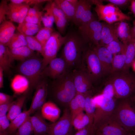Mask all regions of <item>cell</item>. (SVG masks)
<instances>
[{
    "label": "cell",
    "instance_id": "obj_1",
    "mask_svg": "<svg viewBox=\"0 0 135 135\" xmlns=\"http://www.w3.org/2000/svg\"><path fill=\"white\" fill-rule=\"evenodd\" d=\"M52 88V96L55 100L60 103L69 105L76 94L72 71L67 70L54 79Z\"/></svg>",
    "mask_w": 135,
    "mask_h": 135
},
{
    "label": "cell",
    "instance_id": "obj_2",
    "mask_svg": "<svg viewBox=\"0 0 135 135\" xmlns=\"http://www.w3.org/2000/svg\"><path fill=\"white\" fill-rule=\"evenodd\" d=\"M66 36L61 57L66 62L67 70L77 68L81 62L85 44L81 37L74 33Z\"/></svg>",
    "mask_w": 135,
    "mask_h": 135
},
{
    "label": "cell",
    "instance_id": "obj_3",
    "mask_svg": "<svg viewBox=\"0 0 135 135\" xmlns=\"http://www.w3.org/2000/svg\"><path fill=\"white\" fill-rule=\"evenodd\" d=\"M121 99L112 114L128 132L135 131V106L131 97Z\"/></svg>",
    "mask_w": 135,
    "mask_h": 135
},
{
    "label": "cell",
    "instance_id": "obj_4",
    "mask_svg": "<svg viewBox=\"0 0 135 135\" xmlns=\"http://www.w3.org/2000/svg\"><path fill=\"white\" fill-rule=\"evenodd\" d=\"M108 80L114 85L116 98H130L135 94V75L130 72L112 74Z\"/></svg>",
    "mask_w": 135,
    "mask_h": 135
},
{
    "label": "cell",
    "instance_id": "obj_5",
    "mask_svg": "<svg viewBox=\"0 0 135 135\" xmlns=\"http://www.w3.org/2000/svg\"><path fill=\"white\" fill-rule=\"evenodd\" d=\"M79 69L85 73L92 82L104 74L100 61L93 48H84Z\"/></svg>",
    "mask_w": 135,
    "mask_h": 135
},
{
    "label": "cell",
    "instance_id": "obj_6",
    "mask_svg": "<svg viewBox=\"0 0 135 135\" xmlns=\"http://www.w3.org/2000/svg\"><path fill=\"white\" fill-rule=\"evenodd\" d=\"M42 60L34 54L21 61L18 67V72L29 80L30 88H36L41 81Z\"/></svg>",
    "mask_w": 135,
    "mask_h": 135
},
{
    "label": "cell",
    "instance_id": "obj_7",
    "mask_svg": "<svg viewBox=\"0 0 135 135\" xmlns=\"http://www.w3.org/2000/svg\"><path fill=\"white\" fill-rule=\"evenodd\" d=\"M95 5L94 10L96 12L99 21L102 20L109 24L122 21L131 20L129 16L122 12L119 8L109 3L104 5L103 0H92Z\"/></svg>",
    "mask_w": 135,
    "mask_h": 135
},
{
    "label": "cell",
    "instance_id": "obj_8",
    "mask_svg": "<svg viewBox=\"0 0 135 135\" xmlns=\"http://www.w3.org/2000/svg\"><path fill=\"white\" fill-rule=\"evenodd\" d=\"M102 24L94 18L86 24L79 27L81 38L84 44L93 47L99 45Z\"/></svg>",
    "mask_w": 135,
    "mask_h": 135
},
{
    "label": "cell",
    "instance_id": "obj_9",
    "mask_svg": "<svg viewBox=\"0 0 135 135\" xmlns=\"http://www.w3.org/2000/svg\"><path fill=\"white\" fill-rule=\"evenodd\" d=\"M66 37V35L62 36L58 32L54 31L53 32L44 46L42 56V71L52 60L56 57L58 52L61 47L64 44Z\"/></svg>",
    "mask_w": 135,
    "mask_h": 135
},
{
    "label": "cell",
    "instance_id": "obj_10",
    "mask_svg": "<svg viewBox=\"0 0 135 135\" xmlns=\"http://www.w3.org/2000/svg\"><path fill=\"white\" fill-rule=\"evenodd\" d=\"M93 99L96 106L93 123L95 126L103 118L112 113L116 103L115 98L101 93Z\"/></svg>",
    "mask_w": 135,
    "mask_h": 135
},
{
    "label": "cell",
    "instance_id": "obj_11",
    "mask_svg": "<svg viewBox=\"0 0 135 135\" xmlns=\"http://www.w3.org/2000/svg\"><path fill=\"white\" fill-rule=\"evenodd\" d=\"M95 126L96 132L103 135H126L128 132L112 114L103 118Z\"/></svg>",
    "mask_w": 135,
    "mask_h": 135
},
{
    "label": "cell",
    "instance_id": "obj_12",
    "mask_svg": "<svg viewBox=\"0 0 135 135\" xmlns=\"http://www.w3.org/2000/svg\"><path fill=\"white\" fill-rule=\"evenodd\" d=\"M72 126L70 110L66 108L61 117L55 122L50 124L46 135H71Z\"/></svg>",
    "mask_w": 135,
    "mask_h": 135
},
{
    "label": "cell",
    "instance_id": "obj_13",
    "mask_svg": "<svg viewBox=\"0 0 135 135\" xmlns=\"http://www.w3.org/2000/svg\"><path fill=\"white\" fill-rule=\"evenodd\" d=\"M92 4V0H78L72 21L79 27L86 24L94 18L91 11Z\"/></svg>",
    "mask_w": 135,
    "mask_h": 135
},
{
    "label": "cell",
    "instance_id": "obj_14",
    "mask_svg": "<svg viewBox=\"0 0 135 135\" xmlns=\"http://www.w3.org/2000/svg\"><path fill=\"white\" fill-rule=\"evenodd\" d=\"M67 70V65L62 57H56L52 60L42 70V77H49L54 80L64 73Z\"/></svg>",
    "mask_w": 135,
    "mask_h": 135
},
{
    "label": "cell",
    "instance_id": "obj_15",
    "mask_svg": "<svg viewBox=\"0 0 135 135\" xmlns=\"http://www.w3.org/2000/svg\"><path fill=\"white\" fill-rule=\"evenodd\" d=\"M72 72L76 93L84 94L90 92L92 82L85 73L78 68L74 69Z\"/></svg>",
    "mask_w": 135,
    "mask_h": 135
},
{
    "label": "cell",
    "instance_id": "obj_16",
    "mask_svg": "<svg viewBox=\"0 0 135 135\" xmlns=\"http://www.w3.org/2000/svg\"><path fill=\"white\" fill-rule=\"evenodd\" d=\"M8 10L6 16L11 21L19 24L23 22L30 8L28 5L16 4L11 2L8 4Z\"/></svg>",
    "mask_w": 135,
    "mask_h": 135
},
{
    "label": "cell",
    "instance_id": "obj_17",
    "mask_svg": "<svg viewBox=\"0 0 135 135\" xmlns=\"http://www.w3.org/2000/svg\"><path fill=\"white\" fill-rule=\"evenodd\" d=\"M102 65L104 74L112 72V61L114 55L104 46L98 45L92 47Z\"/></svg>",
    "mask_w": 135,
    "mask_h": 135
},
{
    "label": "cell",
    "instance_id": "obj_18",
    "mask_svg": "<svg viewBox=\"0 0 135 135\" xmlns=\"http://www.w3.org/2000/svg\"><path fill=\"white\" fill-rule=\"evenodd\" d=\"M41 108L30 116L34 135H46L49 130L50 124L47 123L42 116Z\"/></svg>",
    "mask_w": 135,
    "mask_h": 135
},
{
    "label": "cell",
    "instance_id": "obj_19",
    "mask_svg": "<svg viewBox=\"0 0 135 135\" xmlns=\"http://www.w3.org/2000/svg\"><path fill=\"white\" fill-rule=\"evenodd\" d=\"M36 89L30 107L28 110L30 115L38 110L39 102L44 98H46L47 87L46 82L44 80H41Z\"/></svg>",
    "mask_w": 135,
    "mask_h": 135
},
{
    "label": "cell",
    "instance_id": "obj_20",
    "mask_svg": "<svg viewBox=\"0 0 135 135\" xmlns=\"http://www.w3.org/2000/svg\"><path fill=\"white\" fill-rule=\"evenodd\" d=\"M41 112L44 119L54 123L59 119L60 111L56 104L49 101L46 102L42 106Z\"/></svg>",
    "mask_w": 135,
    "mask_h": 135
},
{
    "label": "cell",
    "instance_id": "obj_21",
    "mask_svg": "<svg viewBox=\"0 0 135 135\" xmlns=\"http://www.w3.org/2000/svg\"><path fill=\"white\" fill-rule=\"evenodd\" d=\"M7 51L12 62L15 60L21 62L35 54L34 51L27 46L11 49L7 46Z\"/></svg>",
    "mask_w": 135,
    "mask_h": 135
},
{
    "label": "cell",
    "instance_id": "obj_22",
    "mask_svg": "<svg viewBox=\"0 0 135 135\" xmlns=\"http://www.w3.org/2000/svg\"><path fill=\"white\" fill-rule=\"evenodd\" d=\"M101 23L102 26L100 45L105 46L113 41L119 40L115 30L114 24H109L105 22Z\"/></svg>",
    "mask_w": 135,
    "mask_h": 135
},
{
    "label": "cell",
    "instance_id": "obj_23",
    "mask_svg": "<svg viewBox=\"0 0 135 135\" xmlns=\"http://www.w3.org/2000/svg\"><path fill=\"white\" fill-rule=\"evenodd\" d=\"M115 30L119 39L123 43L132 40L131 28L126 21H122L113 24Z\"/></svg>",
    "mask_w": 135,
    "mask_h": 135
},
{
    "label": "cell",
    "instance_id": "obj_24",
    "mask_svg": "<svg viewBox=\"0 0 135 135\" xmlns=\"http://www.w3.org/2000/svg\"><path fill=\"white\" fill-rule=\"evenodd\" d=\"M52 8L54 22L59 32L63 33L64 31L68 21L65 14L54 1L52 4Z\"/></svg>",
    "mask_w": 135,
    "mask_h": 135
},
{
    "label": "cell",
    "instance_id": "obj_25",
    "mask_svg": "<svg viewBox=\"0 0 135 135\" xmlns=\"http://www.w3.org/2000/svg\"><path fill=\"white\" fill-rule=\"evenodd\" d=\"M16 27L11 21L5 20L0 25V44L6 46L14 34Z\"/></svg>",
    "mask_w": 135,
    "mask_h": 135
},
{
    "label": "cell",
    "instance_id": "obj_26",
    "mask_svg": "<svg viewBox=\"0 0 135 135\" xmlns=\"http://www.w3.org/2000/svg\"><path fill=\"white\" fill-rule=\"evenodd\" d=\"M11 86L15 93L17 94H22L28 91L30 88L29 80L21 74L15 76L12 81Z\"/></svg>",
    "mask_w": 135,
    "mask_h": 135
},
{
    "label": "cell",
    "instance_id": "obj_27",
    "mask_svg": "<svg viewBox=\"0 0 135 135\" xmlns=\"http://www.w3.org/2000/svg\"><path fill=\"white\" fill-rule=\"evenodd\" d=\"M28 92L27 91L19 96L15 100L8 112L7 116L10 122L22 112L21 110L27 98Z\"/></svg>",
    "mask_w": 135,
    "mask_h": 135
},
{
    "label": "cell",
    "instance_id": "obj_28",
    "mask_svg": "<svg viewBox=\"0 0 135 135\" xmlns=\"http://www.w3.org/2000/svg\"><path fill=\"white\" fill-rule=\"evenodd\" d=\"M30 114L28 110H24L11 122L6 130L8 135H14L20 126Z\"/></svg>",
    "mask_w": 135,
    "mask_h": 135
},
{
    "label": "cell",
    "instance_id": "obj_29",
    "mask_svg": "<svg viewBox=\"0 0 135 135\" xmlns=\"http://www.w3.org/2000/svg\"><path fill=\"white\" fill-rule=\"evenodd\" d=\"M126 45V43H125L124 48L121 52L114 55L111 74L123 71L125 64Z\"/></svg>",
    "mask_w": 135,
    "mask_h": 135
},
{
    "label": "cell",
    "instance_id": "obj_30",
    "mask_svg": "<svg viewBox=\"0 0 135 135\" xmlns=\"http://www.w3.org/2000/svg\"><path fill=\"white\" fill-rule=\"evenodd\" d=\"M125 56V66L123 72H128L135 60V50L133 40L126 43Z\"/></svg>",
    "mask_w": 135,
    "mask_h": 135
},
{
    "label": "cell",
    "instance_id": "obj_31",
    "mask_svg": "<svg viewBox=\"0 0 135 135\" xmlns=\"http://www.w3.org/2000/svg\"><path fill=\"white\" fill-rule=\"evenodd\" d=\"M52 1H48L42 11V22L44 27L52 28L54 22L51 6Z\"/></svg>",
    "mask_w": 135,
    "mask_h": 135
},
{
    "label": "cell",
    "instance_id": "obj_32",
    "mask_svg": "<svg viewBox=\"0 0 135 135\" xmlns=\"http://www.w3.org/2000/svg\"><path fill=\"white\" fill-rule=\"evenodd\" d=\"M54 1L64 13L68 21H72L76 8L70 3L67 0H55Z\"/></svg>",
    "mask_w": 135,
    "mask_h": 135
},
{
    "label": "cell",
    "instance_id": "obj_33",
    "mask_svg": "<svg viewBox=\"0 0 135 135\" xmlns=\"http://www.w3.org/2000/svg\"><path fill=\"white\" fill-rule=\"evenodd\" d=\"M42 25H39L23 22L19 24L17 29L19 32L24 35L33 36L42 28Z\"/></svg>",
    "mask_w": 135,
    "mask_h": 135
},
{
    "label": "cell",
    "instance_id": "obj_34",
    "mask_svg": "<svg viewBox=\"0 0 135 135\" xmlns=\"http://www.w3.org/2000/svg\"><path fill=\"white\" fill-rule=\"evenodd\" d=\"M84 94L86 100L85 111L90 119L91 124H93L96 109L95 104L90 92Z\"/></svg>",
    "mask_w": 135,
    "mask_h": 135
},
{
    "label": "cell",
    "instance_id": "obj_35",
    "mask_svg": "<svg viewBox=\"0 0 135 135\" xmlns=\"http://www.w3.org/2000/svg\"><path fill=\"white\" fill-rule=\"evenodd\" d=\"M42 15V11H39L37 7L30 8L24 22L41 25Z\"/></svg>",
    "mask_w": 135,
    "mask_h": 135
},
{
    "label": "cell",
    "instance_id": "obj_36",
    "mask_svg": "<svg viewBox=\"0 0 135 135\" xmlns=\"http://www.w3.org/2000/svg\"><path fill=\"white\" fill-rule=\"evenodd\" d=\"M90 124H92L89 118L83 112L78 114L72 121L73 126L78 130L83 128Z\"/></svg>",
    "mask_w": 135,
    "mask_h": 135
},
{
    "label": "cell",
    "instance_id": "obj_37",
    "mask_svg": "<svg viewBox=\"0 0 135 135\" xmlns=\"http://www.w3.org/2000/svg\"><path fill=\"white\" fill-rule=\"evenodd\" d=\"M11 62L8 52L7 46L0 44V67L4 71H8Z\"/></svg>",
    "mask_w": 135,
    "mask_h": 135
},
{
    "label": "cell",
    "instance_id": "obj_38",
    "mask_svg": "<svg viewBox=\"0 0 135 135\" xmlns=\"http://www.w3.org/2000/svg\"><path fill=\"white\" fill-rule=\"evenodd\" d=\"M24 46H27L25 36L19 32L14 34L6 46L11 49Z\"/></svg>",
    "mask_w": 135,
    "mask_h": 135
},
{
    "label": "cell",
    "instance_id": "obj_39",
    "mask_svg": "<svg viewBox=\"0 0 135 135\" xmlns=\"http://www.w3.org/2000/svg\"><path fill=\"white\" fill-rule=\"evenodd\" d=\"M54 31L52 28L42 27L35 37L44 47L45 44Z\"/></svg>",
    "mask_w": 135,
    "mask_h": 135
},
{
    "label": "cell",
    "instance_id": "obj_40",
    "mask_svg": "<svg viewBox=\"0 0 135 135\" xmlns=\"http://www.w3.org/2000/svg\"><path fill=\"white\" fill-rule=\"evenodd\" d=\"M24 35L27 42V46L31 50L37 51L42 56L44 46L41 44L35 36Z\"/></svg>",
    "mask_w": 135,
    "mask_h": 135
},
{
    "label": "cell",
    "instance_id": "obj_41",
    "mask_svg": "<svg viewBox=\"0 0 135 135\" xmlns=\"http://www.w3.org/2000/svg\"><path fill=\"white\" fill-rule=\"evenodd\" d=\"M30 116L18 129L14 135H31L33 133Z\"/></svg>",
    "mask_w": 135,
    "mask_h": 135
},
{
    "label": "cell",
    "instance_id": "obj_42",
    "mask_svg": "<svg viewBox=\"0 0 135 135\" xmlns=\"http://www.w3.org/2000/svg\"><path fill=\"white\" fill-rule=\"evenodd\" d=\"M125 45V43L117 40L113 41L104 46L114 55L121 52L124 50Z\"/></svg>",
    "mask_w": 135,
    "mask_h": 135
},
{
    "label": "cell",
    "instance_id": "obj_43",
    "mask_svg": "<svg viewBox=\"0 0 135 135\" xmlns=\"http://www.w3.org/2000/svg\"><path fill=\"white\" fill-rule=\"evenodd\" d=\"M101 94L115 98V92L112 83L108 80L105 84Z\"/></svg>",
    "mask_w": 135,
    "mask_h": 135
},
{
    "label": "cell",
    "instance_id": "obj_44",
    "mask_svg": "<svg viewBox=\"0 0 135 135\" xmlns=\"http://www.w3.org/2000/svg\"><path fill=\"white\" fill-rule=\"evenodd\" d=\"M69 105L72 121L76 116L82 112L79 105L74 97L70 102Z\"/></svg>",
    "mask_w": 135,
    "mask_h": 135
},
{
    "label": "cell",
    "instance_id": "obj_45",
    "mask_svg": "<svg viewBox=\"0 0 135 135\" xmlns=\"http://www.w3.org/2000/svg\"><path fill=\"white\" fill-rule=\"evenodd\" d=\"M96 128L94 124H90L78 130L74 135H93L95 134Z\"/></svg>",
    "mask_w": 135,
    "mask_h": 135
},
{
    "label": "cell",
    "instance_id": "obj_46",
    "mask_svg": "<svg viewBox=\"0 0 135 135\" xmlns=\"http://www.w3.org/2000/svg\"><path fill=\"white\" fill-rule=\"evenodd\" d=\"M8 10V6L7 1L2 0L0 4V24L6 20V16H7Z\"/></svg>",
    "mask_w": 135,
    "mask_h": 135
},
{
    "label": "cell",
    "instance_id": "obj_47",
    "mask_svg": "<svg viewBox=\"0 0 135 135\" xmlns=\"http://www.w3.org/2000/svg\"><path fill=\"white\" fill-rule=\"evenodd\" d=\"M10 2L16 4H25L30 6V5H37L50 0H10Z\"/></svg>",
    "mask_w": 135,
    "mask_h": 135
},
{
    "label": "cell",
    "instance_id": "obj_48",
    "mask_svg": "<svg viewBox=\"0 0 135 135\" xmlns=\"http://www.w3.org/2000/svg\"><path fill=\"white\" fill-rule=\"evenodd\" d=\"M9 120L7 115L0 117V132L6 130L10 124Z\"/></svg>",
    "mask_w": 135,
    "mask_h": 135
},
{
    "label": "cell",
    "instance_id": "obj_49",
    "mask_svg": "<svg viewBox=\"0 0 135 135\" xmlns=\"http://www.w3.org/2000/svg\"><path fill=\"white\" fill-rule=\"evenodd\" d=\"M15 100L0 105V117L6 115V113L8 112Z\"/></svg>",
    "mask_w": 135,
    "mask_h": 135
},
{
    "label": "cell",
    "instance_id": "obj_50",
    "mask_svg": "<svg viewBox=\"0 0 135 135\" xmlns=\"http://www.w3.org/2000/svg\"><path fill=\"white\" fill-rule=\"evenodd\" d=\"M131 0H103V1L109 2V3L112 4L119 8V7H122L126 6L130 2Z\"/></svg>",
    "mask_w": 135,
    "mask_h": 135
},
{
    "label": "cell",
    "instance_id": "obj_51",
    "mask_svg": "<svg viewBox=\"0 0 135 135\" xmlns=\"http://www.w3.org/2000/svg\"><path fill=\"white\" fill-rule=\"evenodd\" d=\"M14 97L4 93L0 92V105L14 100Z\"/></svg>",
    "mask_w": 135,
    "mask_h": 135
},
{
    "label": "cell",
    "instance_id": "obj_52",
    "mask_svg": "<svg viewBox=\"0 0 135 135\" xmlns=\"http://www.w3.org/2000/svg\"><path fill=\"white\" fill-rule=\"evenodd\" d=\"M2 68L0 67V88H2L4 86L3 72Z\"/></svg>",
    "mask_w": 135,
    "mask_h": 135
},
{
    "label": "cell",
    "instance_id": "obj_53",
    "mask_svg": "<svg viewBox=\"0 0 135 135\" xmlns=\"http://www.w3.org/2000/svg\"><path fill=\"white\" fill-rule=\"evenodd\" d=\"M130 9L134 15L135 16V0H131Z\"/></svg>",
    "mask_w": 135,
    "mask_h": 135
},
{
    "label": "cell",
    "instance_id": "obj_54",
    "mask_svg": "<svg viewBox=\"0 0 135 135\" xmlns=\"http://www.w3.org/2000/svg\"><path fill=\"white\" fill-rule=\"evenodd\" d=\"M131 34L132 40H135V20L133 22V26L131 28Z\"/></svg>",
    "mask_w": 135,
    "mask_h": 135
},
{
    "label": "cell",
    "instance_id": "obj_55",
    "mask_svg": "<svg viewBox=\"0 0 135 135\" xmlns=\"http://www.w3.org/2000/svg\"><path fill=\"white\" fill-rule=\"evenodd\" d=\"M67 0L72 5L77 8L78 4V0Z\"/></svg>",
    "mask_w": 135,
    "mask_h": 135
},
{
    "label": "cell",
    "instance_id": "obj_56",
    "mask_svg": "<svg viewBox=\"0 0 135 135\" xmlns=\"http://www.w3.org/2000/svg\"><path fill=\"white\" fill-rule=\"evenodd\" d=\"M126 135H135V131L128 132Z\"/></svg>",
    "mask_w": 135,
    "mask_h": 135
},
{
    "label": "cell",
    "instance_id": "obj_57",
    "mask_svg": "<svg viewBox=\"0 0 135 135\" xmlns=\"http://www.w3.org/2000/svg\"><path fill=\"white\" fill-rule=\"evenodd\" d=\"M131 98L135 106V94L131 97Z\"/></svg>",
    "mask_w": 135,
    "mask_h": 135
},
{
    "label": "cell",
    "instance_id": "obj_58",
    "mask_svg": "<svg viewBox=\"0 0 135 135\" xmlns=\"http://www.w3.org/2000/svg\"><path fill=\"white\" fill-rule=\"evenodd\" d=\"M132 67L134 71L135 72V60L132 64Z\"/></svg>",
    "mask_w": 135,
    "mask_h": 135
},
{
    "label": "cell",
    "instance_id": "obj_59",
    "mask_svg": "<svg viewBox=\"0 0 135 135\" xmlns=\"http://www.w3.org/2000/svg\"><path fill=\"white\" fill-rule=\"evenodd\" d=\"M95 134V135H103L101 134L96 132Z\"/></svg>",
    "mask_w": 135,
    "mask_h": 135
},
{
    "label": "cell",
    "instance_id": "obj_60",
    "mask_svg": "<svg viewBox=\"0 0 135 135\" xmlns=\"http://www.w3.org/2000/svg\"><path fill=\"white\" fill-rule=\"evenodd\" d=\"M134 48L135 50V40L134 41Z\"/></svg>",
    "mask_w": 135,
    "mask_h": 135
},
{
    "label": "cell",
    "instance_id": "obj_61",
    "mask_svg": "<svg viewBox=\"0 0 135 135\" xmlns=\"http://www.w3.org/2000/svg\"><path fill=\"white\" fill-rule=\"evenodd\" d=\"M95 134H93V135H95Z\"/></svg>",
    "mask_w": 135,
    "mask_h": 135
},
{
    "label": "cell",
    "instance_id": "obj_62",
    "mask_svg": "<svg viewBox=\"0 0 135 135\" xmlns=\"http://www.w3.org/2000/svg\"></svg>",
    "mask_w": 135,
    "mask_h": 135
}]
</instances>
